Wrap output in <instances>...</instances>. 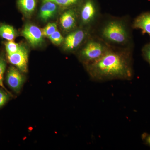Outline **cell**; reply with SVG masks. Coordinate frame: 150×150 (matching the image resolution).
Returning a JSON list of instances; mask_svg holds the SVG:
<instances>
[{
    "mask_svg": "<svg viewBox=\"0 0 150 150\" xmlns=\"http://www.w3.org/2000/svg\"><path fill=\"white\" fill-rule=\"evenodd\" d=\"M134 48L110 47L102 57L85 65L91 79L97 82L131 80L134 75Z\"/></svg>",
    "mask_w": 150,
    "mask_h": 150,
    "instance_id": "1",
    "label": "cell"
},
{
    "mask_svg": "<svg viewBox=\"0 0 150 150\" xmlns=\"http://www.w3.org/2000/svg\"><path fill=\"white\" fill-rule=\"evenodd\" d=\"M132 22L129 15L102 14L91 33L110 47L134 48Z\"/></svg>",
    "mask_w": 150,
    "mask_h": 150,
    "instance_id": "2",
    "label": "cell"
},
{
    "mask_svg": "<svg viewBox=\"0 0 150 150\" xmlns=\"http://www.w3.org/2000/svg\"><path fill=\"white\" fill-rule=\"evenodd\" d=\"M110 47L99 38L91 33L78 50L79 57L85 66L102 57Z\"/></svg>",
    "mask_w": 150,
    "mask_h": 150,
    "instance_id": "3",
    "label": "cell"
},
{
    "mask_svg": "<svg viewBox=\"0 0 150 150\" xmlns=\"http://www.w3.org/2000/svg\"><path fill=\"white\" fill-rule=\"evenodd\" d=\"M77 11L79 27L92 32L102 13L96 0H82Z\"/></svg>",
    "mask_w": 150,
    "mask_h": 150,
    "instance_id": "4",
    "label": "cell"
},
{
    "mask_svg": "<svg viewBox=\"0 0 150 150\" xmlns=\"http://www.w3.org/2000/svg\"><path fill=\"white\" fill-rule=\"evenodd\" d=\"M91 33V31L80 27L67 33L63 43L64 51L69 52L77 51Z\"/></svg>",
    "mask_w": 150,
    "mask_h": 150,
    "instance_id": "5",
    "label": "cell"
},
{
    "mask_svg": "<svg viewBox=\"0 0 150 150\" xmlns=\"http://www.w3.org/2000/svg\"><path fill=\"white\" fill-rule=\"evenodd\" d=\"M60 23L62 29L67 33L79 28L77 11L74 8H68L62 14Z\"/></svg>",
    "mask_w": 150,
    "mask_h": 150,
    "instance_id": "6",
    "label": "cell"
},
{
    "mask_svg": "<svg viewBox=\"0 0 150 150\" xmlns=\"http://www.w3.org/2000/svg\"><path fill=\"white\" fill-rule=\"evenodd\" d=\"M22 34L33 47L40 46L43 43L42 30L35 25H26L22 31Z\"/></svg>",
    "mask_w": 150,
    "mask_h": 150,
    "instance_id": "7",
    "label": "cell"
},
{
    "mask_svg": "<svg viewBox=\"0 0 150 150\" xmlns=\"http://www.w3.org/2000/svg\"><path fill=\"white\" fill-rule=\"evenodd\" d=\"M8 59L11 64L15 66L21 71H27L28 52L24 46H21L18 51L8 55Z\"/></svg>",
    "mask_w": 150,
    "mask_h": 150,
    "instance_id": "8",
    "label": "cell"
},
{
    "mask_svg": "<svg viewBox=\"0 0 150 150\" xmlns=\"http://www.w3.org/2000/svg\"><path fill=\"white\" fill-rule=\"evenodd\" d=\"M24 81V77L18 69L14 67H11L9 68L7 75V83L15 92L19 93Z\"/></svg>",
    "mask_w": 150,
    "mask_h": 150,
    "instance_id": "9",
    "label": "cell"
},
{
    "mask_svg": "<svg viewBox=\"0 0 150 150\" xmlns=\"http://www.w3.org/2000/svg\"><path fill=\"white\" fill-rule=\"evenodd\" d=\"M132 27L133 29H141L142 34L147 33L150 38V11L138 16L132 22Z\"/></svg>",
    "mask_w": 150,
    "mask_h": 150,
    "instance_id": "10",
    "label": "cell"
},
{
    "mask_svg": "<svg viewBox=\"0 0 150 150\" xmlns=\"http://www.w3.org/2000/svg\"><path fill=\"white\" fill-rule=\"evenodd\" d=\"M59 6L51 2H43L39 13L40 19L43 21L46 22L53 18L58 11Z\"/></svg>",
    "mask_w": 150,
    "mask_h": 150,
    "instance_id": "11",
    "label": "cell"
},
{
    "mask_svg": "<svg viewBox=\"0 0 150 150\" xmlns=\"http://www.w3.org/2000/svg\"><path fill=\"white\" fill-rule=\"evenodd\" d=\"M18 4L23 13L30 16L35 11L37 0H18Z\"/></svg>",
    "mask_w": 150,
    "mask_h": 150,
    "instance_id": "12",
    "label": "cell"
},
{
    "mask_svg": "<svg viewBox=\"0 0 150 150\" xmlns=\"http://www.w3.org/2000/svg\"><path fill=\"white\" fill-rule=\"evenodd\" d=\"M16 30L13 26L8 25H0V36L8 40H13L15 38Z\"/></svg>",
    "mask_w": 150,
    "mask_h": 150,
    "instance_id": "13",
    "label": "cell"
},
{
    "mask_svg": "<svg viewBox=\"0 0 150 150\" xmlns=\"http://www.w3.org/2000/svg\"><path fill=\"white\" fill-rule=\"evenodd\" d=\"M5 46L8 55H9L18 51L21 46L15 43L13 40H9L6 43Z\"/></svg>",
    "mask_w": 150,
    "mask_h": 150,
    "instance_id": "14",
    "label": "cell"
},
{
    "mask_svg": "<svg viewBox=\"0 0 150 150\" xmlns=\"http://www.w3.org/2000/svg\"><path fill=\"white\" fill-rule=\"evenodd\" d=\"M57 25L55 23H49L42 30L43 36L48 37L56 32Z\"/></svg>",
    "mask_w": 150,
    "mask_h": 150,
    "instance_id": "15",
    "label": "cell"
},
{
    "mask_svg": "<svg viewBox=\"0 0 150 150\" xmlns=\"http://www.w3.org/2000/svg\"><path fill=\"white\" fill-rule=\"evenodd\" d=\"M48 38L52 43L57 46L63 44L64 39V38L62 36L61 33L58 30H56V32Z\"/></svg>",
    "mask_w": 150,
    "mask_h": 150,
    "instance_id": "16",
    "label": "cell"
},
{
    "mask_svg": "<svg viewBox=\"0 0 150 150\" xmlns=\"http://www.w3.org/2000/svg\"><path fill=\"white\" fill-rule=\"evenodd\" d=\"M6 63L4 59L0 57V86L10 94V93L6 88L3 83L4 75L5 71Z\"/></svg>",
    "mask_w": 150,
    "mask_h": 150,
    "instance_id": "17",
    "label": "cell"
},
{
    "mask_svg": "<svg viewBox=\"0 0 150 150\" xmlns=\"http://www.w3.org/2000/svg\"><path fill=\"white\" fill-rule=\"evenodd\" d=\"M143 58L149 63L150 66V42L145 44L142 50Z\"/></svg>",
    "mask_w": 150,
    "mask_h": 150,
    "instance_id": "18",
    "label": "cell"
},
{
    "mask_svg": "<svg viewBox=\"0 0 150 150\" xmlns=\"http://www.w3.org/2000/svg\"><path fill=\"white\" fill-rule=\"evenodd\" d=\"M10 94L5 90L0 88V108L2 107L9 99Z\"/></svg>",
    "mask_w": 150,
    "mask_h": 150,
    "instance_id": "19",
    "label": "cell"
},
{
    "mask_svg": "<svg viewBox=\"0 0 150 150\" xmlns=\"http://www.w3.org/2000/svg\"><path fill=\"white\" fill-rule=\"evenodd\" d=\"M82 1V0H69V8H74L75 6L79 5Z\"/></svg>",
    "mask_w": 150,
    "mask_h": 150,
    "instance_id": "20",
    "label": "cell"
},
{
    "mask_svg": "<svg viewBox=\"0 0 150 150\" xmlns=\"http://www.w3.org/2000/svg\"><path fill=\"white\" fill-rule=\"evenodd\" d=\"M42 2H51L55 3L58 6L63 7V0H42Z\"/></svg>",
    "mask_w": 150,
    "mask_h": 150,
    "instance_id": "21",
    "label": "cell"
},
{
    "mask_svg": "<svg viewBox=\"0 0 150 150\" xmlns=\"http://www.w3.org/2000/svg\"><path fill=\"white\" fill-rule=\"evenodd\" d=\"M144 139L145 144L150 146V134L145 136Z\"/></svg>",
    "mask_w": 150,
    "mask_h": 150,
    "instance_id": "22",
    "label": "cell"
}]
</instances>
